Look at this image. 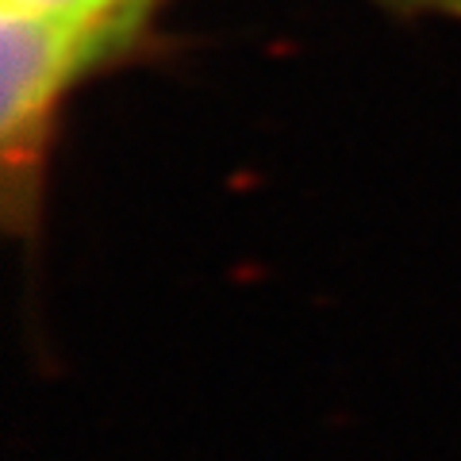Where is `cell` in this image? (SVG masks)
<instances>
[{
    "mask_svg": "<svg viewBox=\"0 0 461 461\" xmlns=\"http://www.w3.org/2000/svg\"><path fill=\"white\" fill-rule=\"evenodd\" d=\"M0 5L62 20L108 50L112 42H120L127 32H131L139 12L147 8L150 0H0Z\"/></svg>",
    "mask_w": 461,
    "mask_h": 461,
    "instance_id": "7a4b0ae2",
    "label": "cell"
},
{
    "mask_svg": "<svg viewBox=\"0 0 461 461\" xmlns=\"http://www.w3.org/2000/svg\"><path fill=\"white\" fill-rule=\"evenodd\" d=\"M104 54L62 20L0 5V204L5 230L35 269L58 115L74 81Z\"/></svg>",
    "mask_w": 461,
    "mask_h": 461,
    "instance_id": "6da1fadb",
    "label": "cell"
},
{
    "mask_svg": "<svg viewBox=\"0 0 461 461\" xmlns=\"http://www.w3.org/2000/svg\"><path fill=\"white\" fill-rule=\"evenodd\" d=\"M403 5H423V8H435V12H450V16L461 20V0H403Z\"/></svg>",
    "mask_w": 461,
    "mask_h": 461,
    "instance_id": "3957f363",
    "label": "cell"
}]
</instances>
